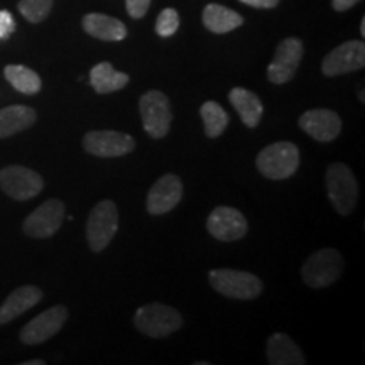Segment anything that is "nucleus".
I'll return each instance as SVG.
<instances>
[{"instance_id":"2f4dec72","label":"nucleus","mask_w":365,"mask_h":365,"mask_svg":"<svg viewBox=\"0 0 365 365\" xmlns=\"http://www.w3.org/2000/svg\"><path fill=\"white\" fill-rule=\"evenodd\" d=\"M46 362L44 360H27V362H24L22 365H44Z\"/></svg>"},{"instance_id":"473e14b6","label":"nucleus","mask_w":365,"mask_h":365,"mask_svg":"<svg viewBox=\"0 0 365 365\" xmlns=\"http://www.w3.org/2000/svg\"><path fill=\"white\" fill-rule=\"evenodd\" d=\"M360 33L365 36V19H362V24H360Z\"/></svg>"},{"instance_id":"dca6fc26","label":"nucleus","mask_w":365,"mask_h":365,"mask_svg":"<svg viewBox=\"0 0 365 365\" xmlns=\"http://www.w3.org/2000/svg\"><path fill=\"white\" fill-rule=\"evenodd\" d=\"M182 196V182L175 175H166L158 180L148 195V212L150 215H164L171 212Z\"/></svg>"},{"instance_id":"b1692460","label":"nucleus","mask_w":365,"mask_h":365,"mask_svg":"<svg viewBox=\"0 0 365 365\" xmlns=\"http://www.w3.org/2000/svg\"><path fill=\"white\" fill-rule=\"evenodd\" d=\"M4 76L11 83L14 88L24 95H36L43 86L39 75L31 68L22 65H9L4 70Z\"/></svg>"},{"instance_id":"1a4fd4ad","label":"nucleus","mask_w":365,"mask_h":365,"mask_svg":"<svg viewBox=\"0 0 365 365\" xmlns=\"http://www.w3.org/2000/svg\"><path fill=\"white\" fill-rule=\"evenodd\" d=\"M65 220V203L61 200H48L24 220V234L33 239H48L59 230Z\"/></svg>"},{"instance_id":"7c9ffc66","label":"nucleus","mask_w":365,"mask_h":365,"mask_svg":"<svg viewBox=\"0 0 365 365\" xmlns=\"http://www.w3.org/2000/svg\"><path fill=\"white\" fill-rule=\"evenodd\" d=\"M360 0H331L333 4V9L339 12H345L349 11V9H352L355 4H359Z\"/></svg>"},{"instance_id":"0eeeda50","label":"nucleus","mask_w":365,"mask_h":365,"mask_svg":"<svg viewBox=\"0 0 365 365\" xmlns=\"http://www.w3.org/2000/svg\"><path fill=\"white\" fill-rule=\"evenodd\" d=\"M140 117L144 129L153 139H163L171 127L170 100L161 91L150 90L140 97Z\"/></svg>"},{"instance_id":"20e7f679","label":"nucleus","mask_w":365,"mask_h":365,"mask_svg":"<svg viewBox=\"0 0 365 365\" xmlns=\"http://www.w3.org/2000/svg\"><path fill=\"white\" fill-rule=\"evenodd\" d=\"M208 279L213 289L227 298L254 299L262 293V282L252 272L215 269L208 274Z\"/></svg>"},{"instance_id":"393cba45","label":"nucleus","mask_w":365,"mask_h":365,"mask_svg":"<svg viewBox=\"0 0 365 365\" xmlns=\"http://www.w3.org/2000/svg\"><path fill=\"white\" fill-rule=\"evenodd\" d=\"M200 115L203 118L205 125V134H207L210 139H215V137L222 135L225 132L228 125V115L227 112L223 110L222 105H218L213 100H208L202 105L200 108Z\"/></svg>"},{"instance_id":"4be33fe9","label":"nucleus","mask_w":365,"mask_h":365,"mask_svg":"<svg viewBox=\"0 0 365 365\" xmlns=\"http://www.w3.org/2000/svg\"><path fill=\"white\" fill-rule=\"evenodd\" d=\"M203 24L215 34H225L244 24V17L232 9L210 4L203 11Z\"/></svg>"},{"instance_id":"5701e85b","label":"nucleus","mask_w":365,"mask_h":365,"mask_svg":"<svg viewBox=\"0 0 365 365\" xmlns=\"http://www.w3.org/2000/svg\"><path fill=\"white\" fill-rule=\"evenodd\" d=\"M90 83L93 90L100 95L113 93V91L122 90L129 83V75L117 71L110 63H98L97 66L91 68L90 71Z\"/></svg>"},{"instance_id":"6ab92c4d","label":"nucleus","mask_w":365,"mask_h":365,"mask_svg":"<svg viewBox=\"0 0 365 365\" xmlns=\"http://www.w3.org/2000/svg\"><path fill=\"white\" fill-rule=\"evenodd\" d=\"M228 100L234 105V108L240 115L242 122H244L249 129H255V127L259 125L264 113V107L257 95L245 88H240V86H235V88H232L230 95H228Z\"/></svg>"},{"instance_id":"7ed1b4c3","label":"nucleus","mask_w":365,"mask_h":365,"mask_svg":"<svg viewBox=\"0 0 365 365\" xmlns=\"http://www.w3.org/2000/svg\"><path fill=\"white\" fill-rule=\"evenodd\" d=\"M137 330L150 339H164L182 327L181 314L175 308L163 303H150L135 312Z\"/></svg>"},{"instance_id":"a211bd4d","label":"nucleus","mask_w":365,"mask_h":365,"mask_svg":"<svg viewBox=\"0 0 365 365\" xmlns=\"http://www.w3.org/2000/svg\"><path fill=\"white\" fill-rule=\"evenodd\" d=\"M267 360L272 365H303L307 364L303 352L296 341L284 333H274L267 340Z\"/></svg>"},{"instance_id":"6e6552de","label":"nucleus","mask_w":365,"mask_h":365,"mask_svg":"<svg viewBox=\"0 0 365 365\" xmlns=\"http://www.w3.org/2000/svg\"><path fill=\"white\" fill-rule=\"evenodd\" d=\"M0 188L17 202H26L43 191L44 181L29 168L7 166L0 171Z\"/></svg>"},{"instance_id":"ddd939ff","label":"nucleus","mask_w":365,"mask_h":365,"mask_svg":"<svg viewBox=\"0 0 365 365\" xmlns=\"http://www.w3.org/2000/svg\"><path fill=\"white\" fill-rule=\"evenodd\" d=\"M365 66V44L362 41H346L323 59L322 70L327 76H339L362 70Z\"/></svg>"},{"instance_id":"423d86ee","label":"nucleus","mask_w":365,"mask_h":365,"mask_svg":"<svg viewBox=\"0 0 365 365\" xmlns=\"http://www.w3.org/2000/svg\"><path fill=\"white\" fill-rule=\"evenodd\" d=\"M118 230V212L115 203L103 200L90 212L86 220V240L93 252L102 250L110 244Z\"/></svg>"},{"instance_id":"2eb2a0df","label":"nucleus","mask_w":365,"mask_h":365,"mask_svg":"<svg viewBox=\"0 0 365 365\" xmlns=\"http://www.w3.org/2000/svg\"><path fill=\"white\" fill-rule=\"evenodd\" d=\"M299 127L318 143H331L340 134L341 118L333 110L314 108L299 117Z\"/></svg>"},{"instance_id":"4468645a","label":"nucleus","mask_w":365,"mask_h":365,"mask_svg":"<svg viewBox=\"0 0 365 365\" xmlns=\"http://www.w3.org/2000/svg\"><path fill=\"white\" fill-rule=\"evenodd\" d=\"M207 228L210 235L222 242H234L245 237L249 230L247 220L239 210L230 207H218L210 213Z\"/></svg>"},{"instance_id":"39448f33","label":"nucleus","mask_w":365,"mask_h":365,"mask_svg":"<svg viewBox=\"0 0 365 365\" xmlns=\"http://www.w3.org/2000/svg\"><path fill=\"white\" fill-rule=\"evenodd\" d=\"M344 257H341L339 250L323 249L309 255L308 261L301 269V276H303V281L309 287L322 289V287H327L339 281L341 272H344Z\"/></svg>"},{"instance_id":"bb28decb","label":"nucleus","mask_w":365,"mask_h":365,"mask_svg":"<svg viewBox=\"0 0 365 365\" xmlns=\"http://www.w3.org/2000/svg\"><path fill=\"white\" fill-rule=\"evenodd\" d=\"M178 27H180V16H178V12L175 9H164L158 17L156 33L161 38H170V36L176 33Z\"/></svg>"},{"instance_id":"c85d7f7f","label":"nucleus","mask_w":365,"mask_h":365,"mask_svg":"<svg viewBox=\"0 0 365 365\" xmlns=\"http://www.w3.org/2000/svg\"><path fill=\"white\" fill-rule=\"evenodd\" d=\"M16 31V22L11 12L0 11V43Z\"/></svg>"},{"instance_id":"f257e3e1","label":"nucleus","mask_w":365,"mask_h":365,"mask_svg":"<svg viewBox=\"0 0 365 365\" xmlns=\"http://www.w3.org/2000/svg\"><path fill=\"white\" fill-rule=\"evenodd\" d=\"M328 198L340 215H350L359 202V182L352 170L344 163H335L327 171Z\"/></svg>"},{"instance_id":"9b49d317","label":"nucleus","mask_w":365,"mask_h":365,"mask_svg":"<svg viewBox=\"0 0 365 365\" xmlns=\"http://www.w3.org/2000/svg\"><path fill=\"white\" fill-rule=\"evenodd\" d=\"M303 43L296 38H287L277 46L271 65L267 68V78L276 85L287 83L293 80L298 70L301 59H303Z\"/></svg>"},{"instance_id":"412c9836","label":"nucleus","mask_w":365,"mask_h":365,"mask_svg":"<svg viewBox=\"0 0 365 365\" xmlns=\"http://www.w3.org/2000/svg\"><path fill=\"white\" fill-rule=\"evenodd\" d=\"M83 29L102 41H122L127 36L124 22L105 14H88L83 17Z\"/></svg>"},{"instance_id":"aec40b11","label":"nucleus","mask_w":365,"mask_h":365,"mask_svg":"<svg viewBox=\"0 0 365 365\" xmlns=\"http://www.w3.org/2000/svg\"><path fill=\"white\" fill-rule=\"evenodd\" d=\"M38 113L26 105H9L0 108V139H6L17 132L29 129L34 124Z\"/></svg>"},{"instance_id":"f03ea898","label":"nucleus","mask_w":365,"mask_h":365,"mask_svg":"<svg viewBox=\"0 0 365 365\" xmlns=\"http://www.w3.org/2000/svg\"><path fill=\"white\" fill-rule=\"evenodd\" d=\"M257 170L269 180H286L299 168V149L293 143H274L259 153Z\"/></svg>"},{"instance_id":"cd10ccee","label":"nucleus","mask_w":365,"mask_h":365,"mask_svg":"<svg viewBox=\"0 0 365 365\" xmlns=\"http://www.w3.org/2000/svg\"><path fill=\"white\" fill-rule=\"evenodd\" d=\"M125 6L132 19H140L148 14L150 0H125Z\"/></svg>"},{"instance_id":"f3484780","label":"nucleus","mask_w":365,"mask_h":365,"mask_svg":"<svg viewBox=\"0 0 365 365\" xmlns=\"http://www.w3.org/2000/svg\"><path fill=\"white\" fill-rule=\"evenodd\" d=\"M43 299V291L36 286H21L14 289L0 307V325L12 322L34 308Z\"/></svg>"},{"instance_id":"f8f14e48","label":"nucleus","mask_w":365,"mask_h":365,"mask_svg":"<svg viewBox=\"0 0 365 365\" xmlns=\"http://www.w3.org/2000/svg\"><path fill=\"white\" fill-rule=\"evenodd\" d=\"M68 319V309L65 307H53L46 309L34 319H31L21 330V341L24 345H39L53 339L61 330Z\"/></svg>"},{"instance_id":"9d476101","label":"nucleus","mask_w":365,"mask_h":365,"mask_svg":"<svg viewBox=\"0 0 365 365\" xmlns=\"http://www.w3.org/2000/svg\"><path fill=\"white\" fill-rule=\"evenodd\" d=\"M83 148L98 158H120L134 150L135 139L117 130H91L83 137Z\"/></svg>"},{"instance_id":"c756f323","label":"nucleus","mask_w":365,"mask_h":365,"mask_svg":"<svg viewBox=\"0 0 365 365\" xmlns=\"http://www.w3.org/2000/svg\"><path fill=\"white\" fill-rule=\"evenodd\" d=\"M240 2L247 4V6L255 9H272L279 4V0H240Z\"/></svg>"},{"instance_id":"a878e982","label":"nucleus","mask_w":365,"mask_h":365,"mask_svg":"<svg viewBox=\"0 0 365 365\" xmlns=\"http://www.w3.org/2000/svg\"><path fill=\"white\" fill-rule=\"evenodd\" d=\"M17 7L27 21L38 24L49 16L53 9V0H21Z\"/></svg>"}]
</instances>
